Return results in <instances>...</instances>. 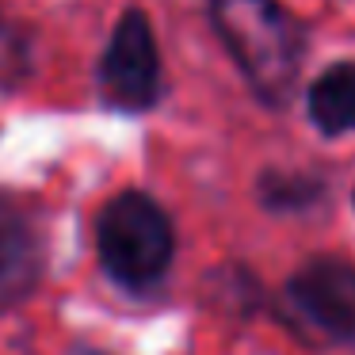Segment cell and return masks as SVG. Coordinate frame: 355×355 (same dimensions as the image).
<instances>
[{
    "label": "cell",
    "mask_w": 355,
    "mask_h": 355,
    "mask_svg": "<svg viewBox=\"0 0 355 355\" xmlns=\"http://www.w3.org/2000/svg\"><path fill=\"white\" fill-rule=\"evenodd\" d=\"M210 19L252 92L268 107H283L306 54L302 24L279 0H210Z\"/></svg>",
    "instance_id": "cell-1"
},
{
    "label": "cell",
    "mask_w": 355,
    "mask_h": 355,
    "mask_svg": "<svg viewBox=\"0 0 355 355\" xmlns=\"http://www.w3.org/2000/svg\"><path fill=\"white\" fill-rule=\"evenodd\" d=\"M96 248L100 263L119 286L149 291L161 283L176 252V233L161 202L146 191H123L100 210L96 222Z\"/></svg>",
    "instance_id": "cell-2"
},
{
    "label": "cell",
    "mask_w": 355,
    "mask_h": 355,
    "mask_svg": "<svg viewBox=\"0 0 355 355\" xmlns=\"http://www.w3.org/2000/svg\"><path fill=\"white\" fill-rule=\"evenodd\" d=\"M100 88L111 107L149 111L161 96V54L149 16L141 8L123 12L100 62Z\"/></svg>",
    "instance_id": "cell-3"
},
{
    "label": "cell",
    "mask_w": 355,
    "mask_h": 355,
    "mask_svg": "<svg viewBox=\"0 0 355 355\" xmlns=\"http://www.w3.org/2000/svg\"><path fill=\"white\" fill-rule=\"evenodd\" d=\"M286 309L321 340H355V263L336 256L302 263L286 283Z\"/></svg>",
    "instance_id": "cell-4"
},
{
    "label": "cell",
    "mask_w": 355,
    "mask_h": 355,
    "mask_svg": "<svg viewBox=\"0 0 355 355\" xmlns=\"http://www.w3.org/2000/svg\"><path fill=\"white\" fill-rule=\"evenodd\" d=\"M42 241L16 199L0 195V302L19 298L39 279Z\"/></svg>",
    "instance_id": "cell-5"
},
{
    "label": "cell",
    "mask_w": 355,
    "mask_h": 355,
    "mask_svg": "<svg viewBox=\"0 0 355 355\" xmlns=\"http://www.w3.org/2000/svg\"><path fill=\"white\" fill-rule=\"evenodd\" d=\"M309 119L324 138L355 130V62H336L309 88Z\"/></svg>",
    "instance_id": "cell-6"
},
{
    "label": "cell",
    "mask_w": 355,
    "mask_h": 355,
    "mask_svg": "<svg viewBox=\"0 0 355 355\" xmlns=\"http://www.w3.org/2000/svg\"><path fill=\"white\" fill-rule=\"evenodd\" d=\"M260 199L271 210H302L321 199V184L309 176H286V172H268L260 180Z\"/></svg>",
    "instance_id": "cell-7"
},
{
    "label": "cell",
    "mask_w": 355,
    "mask_h": 355,
    "mask_svg": "<svg viewBox=\"0 0 355 355\" xmlns=\"http://www.w3.org/2000/svg\"><path fill=\"white\" fill-rule=\"evenodd\" d=\"M73 355H103V352H92V347H80V352H73Z\"/></svg>",
    "instance_id": "cell-8"
},
{
    "label": "cell",
    "mask_w": 355,
    "mask_h": 355,
    "mask_svg": "<svg viewBox=\"0 0 355 355\" xmlns=\"http://www.w3.org/2000/svg\"><path fill=\"white\" fill-rule=\"evenodd\" d=\"M352 202H355V195H352Z\"/></svg>",
    "instance_id": "cell-9"
}]
</instances>
